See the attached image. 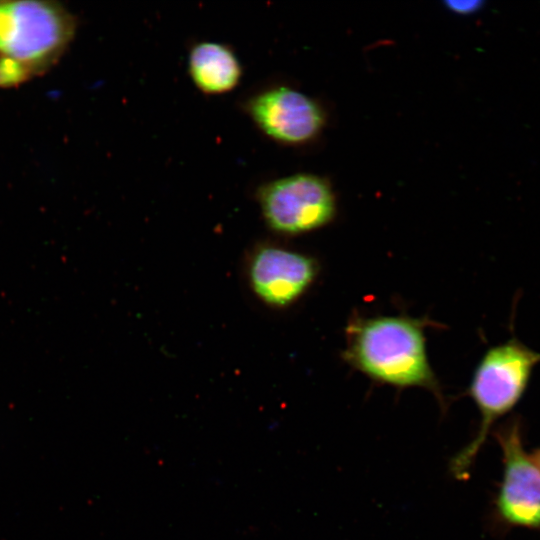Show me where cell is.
Listing matches in <instances>:
<instances>
[{"instance_id": "obj_1", "label": "cell", "mask_w": 540, "mask_h": 540, "mask_svg": "<svg viewBox=\"0 0 540 540\" xmlns=\"http://www.w3.org/2000/svg\"><path fill=\"white\" fill-rule=\"evenodd\" d=\"M424 326L405 316L354 319L346 328L344 359L377 382L423 387L441 398L427 358Z\"/></svg>"}, {"instance_id": "obj_2", "label": "cell", "mask_w": 540, "mask_h": 540, "mask_svg": "<svg viewBox=\"0 0 540 540\" xmlns=\"http://www.w3.org/2000/svg\"><path fill=\"white\" fill-rule=\"evenodd\" d=\"M539 363L540 352L515 337L485 352L468 391L480 412V427L474 439L451 460L450 469L456 478L468 476L491 426L521 400Z\"/></svg>"}, {"instance_id": "obj_3", "label": "cell", "mask_w": 540, "mask_h": 540, "mask_svg": "<svg viewBox=\"0 0 540 540\" xmlns=\"http://www.w3.org/2000/svg\"><path fill=\"white\" fill-rule=\"evenodd\" d=\"M257 200L267 225L274 231L297 235L330 223L336 212V199L330 184L322 177L298 173L263 184Z\"/></svg>"}, {"instance_id": "obj_4", "label": "cell", "mask_w": 540, "mask_h": 540, "mask_svg": "<svg viewBox=\"0 0 540 540\" xmlns=\"http://www.w3.org/2000/svg\"><path fill=\"white\" fill-rule=\"evenodd\" d=\"M71 32L69 17L47 2L0 3V53L24 66L54 56Z\"/></svg>"}, {"instance_id": "obj_5", "label": "cell", "mask_w": 540, "mask_h": 540, "mask_svg": "<svg viewBox=\"0 0 540 540\" xmlns=\"http://www.w3.org/2000/svg\"><path fill=\"white\" fill-rule=\"evenodd\" d=\"M245 111L267 137L284 145L314 140L325 125V113L313 98L288 86H274L251 96Z\"/></svg>"}, {"instance_id": "obj_6", "label": "cell", "mask_w": 540, "mask_h": 540, "mask_svg": "<svg viewBox=\"0 0 540 540\" xmlns=\"http://www.w3.org/2000/svg\"><path fill=\"white\" fill-rule=\"evenodd\" d=\"M496 436L504 462L497 512L510 525L540 529V467L523 447L520 423L512 420Z\"/></svg>"}, {"instance_id": "obj_7", "label": "cell", "mask_w": 540, "mask_h": 540, "mask_svg": "<svg viewBox=\"0 0 540 540\" xmlns=\"http://www.w3.org/2000/svg\"><path fill=\"white\" fill-rule=\"evenodd\" d=\"M317 274L313 258L276 246L256 250L249 266L253 290L265 303L283 307L295 302Z\"/></svg>"}, {"instance_id": "obj_8", "label": "cell", "mask_w": 540, "mask_h": 540, "mask_svg": "<svg viewBox=\"0 0 540 540\" xmlns=\"http://www.w3.org/2000/svg\"><path fill=\"white\" fill-rule=\"evenodd\" d=\"M187 67L194 85L208 95H220L233 90L243 73L234 51L214 41L196 43L189 51Z\"/></svg>"}, {"instance_id": "obj_9", "label": "cell", "mask_w": 540, "mask_h": 540, "mask_svg": "<svg viewBox=\"0 0 540 540\" xmlns=\"http://www.w3.org/2000/svg\"><path fill=\"white\" fill-rule=\"evenodd\" d=\"M25 66L21 63L4 57L0 60V85H10L22 80L25 76Z\"/></svg>"}, {"instance_id": "obj_10", "label": "cell", "mask_w": 540, "mask_h": 540, "mask_svg": "<svg viewBox=\"0 0 540 540\" xmlns=\"http://www.w3.org/2000/svg\"><path fill=\"white\" fill-rule=\"evenodd\" d=\"M482 2L479 1H452L447 2V7L459 14L474 13L481 8Z\"/></svg>"}, {"instance_id": "obj_11", "label": "cell", "mask_w": 540, "mask_h": 540, "mask_svg": "<svg viewBox=\"0 0 540 540\" xmlns=\"http://www.w3.org/2000/svg\"><path fill=\"white\" fill-rule=\"evenodd\" d=\"M532 456L537 462L538 466L540 467V450L535 451V453Z\"/></svg>"}]
</instances>
